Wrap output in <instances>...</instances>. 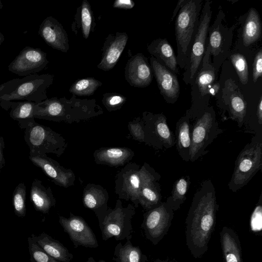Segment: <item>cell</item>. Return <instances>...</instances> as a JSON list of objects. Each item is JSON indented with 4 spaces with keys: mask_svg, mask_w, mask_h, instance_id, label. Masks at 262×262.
<instances>
[{
    "mask_svg": "<svg viewBox=\"0 0 262 262\" xmlns=\"http://www.w3.org/2000/svg\"><path fill=\"white\" fill-rule=\"evenodd\" d=\"M50 74H32L0 84V102L23 100L40 102L48 98L47 90L52 84Z\"/></svg>",
    "mask_w": 262,
    "mask_h": 262,
    "instance_id": "cell-1",
    "label": "cell"
},
{
    "mask_svg": "<svg viewBox=\"0 0 262 262\" xmlns=\"http://www.w3.org/2000/svg\"><path fill=\"white\" fill-rule=\"evenodd\" d=\"M262 167L261 135H256L237 157L235 167L228 183L232 192L245 186Z\"/></svg>",
    "mask_w": 262,
    "mask_h": 262,
    "instance_id": "cell-2",
    "label": "cell"
},
{
    "mask_svg": "<svg viewBox=\"0 0 262 262\" xmlns=\"http://www.w3.org/2000/svg\"><path fill=\"white\" fill-rule=\"evenodd\" d=\"M134 214L133 206L129 205L123 208L119 201L114 209H107L98 219L103 240L106 241L112 237L116 240H130L133 232L131 219Z\"/></svg>",
    "mask_w": 262,
    "mask_h": 262,
    "instance_id": "cell-3",
    "label": "cell"
},
{
    "mask_svg": "<svg viewBox=\"0 0 262 262\" xmlns=\"http://www.w3.org/2000/svg\"><path fill=\"white\" fill-rule=\"evenodd\" d=\"M24 139L29 150V156L54 154L59 156L64 150V140L50 127L35 121L24 132Z\"/></svg>",
    "mask_w": 262,
    "mask_h": 262,
    "instance_id": "cell-4",
    "label": "cell"
},
{
    "mask_svg": "<svg viewBox=\"0 0 262 262\" xmlns=\"http://www.w3.org/2000/svg\"><path fill=\"white\" fill-rule=\"evenodd\" d=\"M222 132L212 112L206 111L198 117L191 128L189 161L194 162L206 155L209 151L207 147Z\"/></svg>",
    "mask_w": 262,
    "mask_h": 262,
    "instance_id": "cell-5",
    "label": "cell"
},
{
    "mask_svg": "<svg viewBox=\"0 0 262 262\" xmlns=\"http://www.w3.org/2000/svg\"><path fill=\"white\" fill-rule=\"evenodd\" d=\"M49 61L47 54L39 48L25 47L8 66V70L20 76L36 74L43 70Z\"/></svg>",
    "mask_w": 262,
    "mask_h": 262,
    "instance_id": "cell-6",
    "label": "cell"
},
{
    "mask_svg": "<svg viewBox=\"0 0 262 262\" xmlns=\"http://www.w3.org/2000/svg\"><path fill=\"white\" fill-rule=\"evenodd\" d=\"M59 222L75 247L80 246L97 248L98 246L93 230L81 217L70 214L69 218L59 216Z\"/></svg>",
    "mask_w": 262,
    "mask_h": 262,
    "instance_id": "cell-7",
    "label": "cell"
},
{
    "mask_svg": "<svg viewBox=\"0 0 262 262\" xmlns=\"http://www.w3.org/2000/svg\"><path fill=\"white\" fill-rule=\"evenodd\" d=\"M196 1H188L182 7L176 21L177 42L183 53H186L191 39L198 14Z\"/></svg>",
    "mask_w": 262,
    "mask_h": 262,
    "instance_id": "cell-8",
    "label": "cell"
},
{
    "mask_svg": "<svg viewBox=\"0 0 262 262\" xmlns=\"http://www.w3.org/2000/svg\"><path fill=\"white\" fill-rule=\"evenodd\" d=\"M38 34L52 48L65 53L69 50L68 34L62 25L52 16H48L42 21Z\"/></svg>",
    "mask_w": 262,
    "mask_h": 262,
    "instance_id": "cell-9",
    "label": "cell"
},
{
    "mask_svg": "<svg viewBox=\"0 0 262 262\" xmlns=\"http://www.w3.org/2000/svg\"><path fill=\"white\" fill-rule=\"evenodd\" d=\"M124 73L126 80L134 87L147 86L152 79L151 69L146 58L141 53H138L128 59Z\"/></svg>",
    "mask_w": 262,
    "mask_h": 262,
    "instance_id": "cell-10",
    "label": "cell"
},
{
    "mask_svg": "<svg viewBox=\"0 0 262 262\" xmlns=\"http://www.w3.org/2000/svg\"><path fill=\"white\" fill-rule=\"evenodd\" d=\"M128 37L125 32L110 34L103 47L102 58L97 68L104 71L112 69L117 63L127 43Z\"/></svg>",
    "mask_w": 262,
    "mask_h": 262,
    "instance_id": "cell-11",
    "label": "cell"
},
{
    "mask_svg": "<svg viewBox=\"0 0 262 262\" xmlns=\"http://www.w3.org/2000/svg\"><path fill=\"white\" fill-rule=\"evenodd\" d=\"M71 101V99L54 97L36 103L34 107V118L42 119L50 121H59L66 119L67 107Z\"/></svg>",
    "mask_w": 262,
    "mask_h": 262,
    "instance_id": "cell-12",
    "label": "cell"
},
{
    "mask_svg": "<svg viewBox=\"0 0 262 262\" xmlns=\"http://www.w3.org/2000/svg\"><path fill=\"white\" fill-rule=\"evenodd\" d=\"M29 159L56 184L66 187L72 182L73 176L72 172L66 171L56 161L46 155L29 156Z\"/></svg>",
    "mask_w": 262,
    "mask_h": 262,
    "instance_id": "cell-13",
    "label": "cell"
},
{
    "mask_svg": "<svg viewBox=\"0 0 262 262\" xmlns=\"http://www.w3.org/2000/svg\"><path fill=\"white\" fill-rule=\"evenodd\" d=\"M124 191L131 196L130 199L135 204L139 203L141 189L143 185L148 181L160 179V176L149 166L144 165L140 170H135L125 178Z\"/></svg>",
    "mask_w": 262,
    "mask_h": 262,
    "instance_id": "cell-14",
    "label": "cell"
},
{
    "mask_svg": "<svg viewBox=\"0 0 262 262\" xmlns=\"http://www.w3.org/2000/svg\"><path fill=\"white\" fill-rule=\"evenodd\" d=\"M150 62L162 94L169 98H177L179 94L180 85L177 77L155 58L151 57Z\"/></svg>",
    "mask_w": 262,
    "mask_h": 262,
    "instance_id": "cell-15",
    "label": "cell"
},
{
    "mask_svg": "<svg viewBox=\"0 0 262 262\" xmlns=\"http://www.w3.org/2000/svg\"><path fill=\"white\" fill-rule=\"evenodd\" d=\"M211 18L210 7L203 11L202 18L199 24L197 33L191 50L190 61V77L192 78L201 62L204 52L205 40Z\"/></svg>",
    "mask_w": 262,
    "mask_h": 262,
    "instance_id": "cell-16",
    "label": "cell"
},
{
    "mask_svg": "<svg viewBox=\"0 0 262 262\" xmlns=\"http://www.w3.org/2000/svg\"><path fill=\"white\" fill-rule=\"evenodd\" d=\"M35 103L28 101L0 102V105L4 109L8 110L10 108V117L18 122L22 129H25L35 121L33 111Z\"/></svg>",
    "mask_w": 262,
    "mask_h": 262,
    "instance_id": "cell-17",
    "label": "cell"
},
{
    "mask_svg": "<svg viewBox=\"0 0 262 262\" xmlns=\"http://www.w3.org/2000/svg\"><path fill=\"white\" fill-rule=\"evenodd\" d=\"M32 240L46 253L60 262H71L73 255L59 241L53 238L46 233L38 235L32 234Z\"/></svg>",
    "mask_w": 262,
    "mask_h": 262,
    "instance_id": "cell-18",
    "label": "cell"
},
{
    "mask_svg": "<svg viewBox=\"0 0 262 262\" xmlns=\"http://www.w3.org/2000/svg\"><path fill=\"white\" fill-rule=\"evenodd\" d=\"M30 200L35 210L43 213H48L56 203L51 188L45 186L37 179L32 183Z\"/></svg>",
    "mask_w": 262,
    "mask_h": 262,
    "instance_id": "cell-19",
    "label": "cell"
},
{
    "mask_svg": "<svg viewBox=\"0 0 262 262\" xmlns=\"http://www.w3.org/2000/svg\"><path fill=\"white\" fill-rule=\"evenodd\" d=\"M171 207L166 202L160 204L151 210L144 221L146 232L151 237H157L160 234L170 216Z\"/></svg>",
    "mask_w": 262,
    "mask_h": 262,
    "instance_id": "cell-20",
    "label": "cell"
},
{
    "mask_svg": "<svg viewBox=\"0 0 262 262\" xmlns=\"http://www.w3.org/2000/svg\"><path fill=\"white\" fill-rule=\"evenodd\" d=\"M152 120L154 145L160 149H167L175 145V136L170 130L165 116L162 114L155 115Z\"/></svg>",
    "mask_w": 262,
    "mask_h": 262,
    "instance_id": "cell-21",
    "label": "cell"
},
{
    "mask_svg": "<svg viewBox=\"0 0 262 262\" xmlns=\"http://www.w3.org/2000/svg\"><path fill=\"white\" fill-rule=\"evenodd\" d=\"M191 128L190 119L186 116L182 117L176 124V148L179 155L185 162L189 161L191 144Z\"/></svg>",
    "mask_w": 262,
    "mask_h": 262,
    "instance_id": "cell-22",
    "label": "cell"
},
{
    "mask_svg": "<svg viewBox=\"0 0 262 262\" xmlns=\"http://www.w3.org/2000/svg\"><path fill=\"white\" fill-rule=\"evenodd\" d=\"M231 79L226 81L227 89L231 91L229 98V106L231 117L238 122L239 126L243 125L246 114L247 105L243 95L239 90H235V84Z\"/></svg>",
    "mask_w": 262,
    "mask_h": 262,
    "instance_id": "cell-23",
    "label": "cell"
},
{
    "mask_svg": "<svg viewBox=\"0 0 262 262\" xmlns=\"http://www.w3.org/2000/svg\"><path fill=\"white\" fill-rule=\"evenodd\" d=\"M147 50L150 54L161 58L171 70H177V61L172 48L166 39L154 40L148 46Z\"/></svg>",
    "mask_w": 262,
    "mask_h": 262,
    "instance_id": "cell-24",
    "label": "cell"
},
{
    "mask_svg": "<svg viewBox=\"0 0 262 262\" xmlns=\"http://www.w3.org/2000/svg\"><path fill=\"white\" fill-rule=\"evenodd\" d=\"M261 35V24L259 14L251 8L246 18L243 32L244 46L247 47L259 39Z\"/></svg>",
    "mask_w": 262,
    "mask_h": 262,
    "instance_id": "cell-25",
    "label": "cell"
},
{
    "mask_svg": "<svg viewBox=\"0 0 262 262\" xmlns=\"http://www.w3.org/2000/svg\"><path fill=\"white\" fill-rule=\"evenodd\" d=\"M132 155L133 152L128 149L112 148L98 152L96 158L97 161L115 166L125 162Z\"/></svg>",
    "mask_w": 262,
    "mask_h": 262,
    "instance_id": "cell-26",
    "label": "cell"
},
{
    "mask_svg": "<svg viewBox=\"0 0 262 262\" xmlns=\"http://www.w3.org/2000/svg\"><path fill=\"white\" fill-rule=\"evenodd\" d=\"M158 180L147 182L142 186L139 203L143 206L150 208L159 203L161 199V189Z\"/></svg>",
    "mask_w": 262,
    "mask_h": 262,
    "instance_id": "cell-27",
    "label": "cell"
},
{
    "mask_svg": "<svg viewBox=\"0 0 262 262\" xmlns=\"http://www.w3.org/2000/svg\"><path fill=\"white\" fill-rule=\"evenodd\" d=\"M190 183V177L188 176L182 177L175 182L171 195L166 201L171 208L177 209L185 201Z\"/></svg>",
    "mask_w": 262,
    "mask_h": 262,
    "instance_id": "cell-28",
    "label": "cell"
},
{
    "mask_svg": "<svg viewBox=\"0 0 262 262\" xmlns=\"http://www.w3.org/2000/svg\"><path fill=\"white\" fill-rule=\"evenodd\" d=\"M141 255L139 247L133 246L130 240H127L123 245L119 243L115 248V259L117 262H141Z\"/></svg>",
    "mask_w": 262,
    "mask_h": 262,
    "instance_id": "cell-29",
    "label": "cell"
},
{
    "mask_svg": "<svg viewBox=\"0 0 262 262\" xmlns=\"http://www.w3.org/2000/svg\"><path fill=\"white\" fill-rule=\"evenodd\" d=\"M100 190H90L85 191L83 197V203L85 207L93 210L97 218L101 216L107 210V199L105 196H101Z\"/></svg>",
    "mask_w": 262,
    "mask_h": 262,
    "instance_id": "cell-30",
    "label": "cell"
},
{
    "mask_svg": "<svg viewBox=\"0 0 262 262\" xmlns=\"http://www.w3.org/2000/svg\"><path fill=\"white\" fill-rule=\"evenodd\" d=\"M102 84L101 81L94 77H87L75 81L70 87L69 92L78 96H90Z\"/></svg>",
    "mask_w": 262,
    "mask_h": 262,
    "instance_id": "cell-31",
    "label": "cell"
},
{
    "mask_svg": "<svg viewBox=\"0 0 262 262\" xmlns=\"http://www.w3.org/2000/svg\"><path fill=\"white\" fill-rule=\"evenodd\" d=\"M26 187L23 182L15 187L12 194V204L14 211L18 217H23L26 214Z\"/></svg>",
    "mask_w": 262,
    "mask_h": 262,
    "instance_id": "cell-32",
    "label": "cell"
},
{
    "mask_svg": "<svg viewBox=\"0 0 262 262\" xmlns=\"http://www.w3.org/2000/svg\"><path fill=\"white\" fill-rule=\"evenodd\" d=\"M80 24L83 37L88 39L93 24V12L89 2L83 0L80 8Z\"/></svg>",
    "mask_w": 262,
    "mask_h": 262,
    "instance_id": "cell-33",
    "label": "cell"
},
{
    "mask_svg": "<svg viewBox=\"0 0 262 262\" xmlns=\"http://www.w3.org/2000/svg\"><path fill=\"white\" fill-rule=\"evenodd\" d=\"M30 262H60L46 253L30 236L28 238Z\"/></svg>",
    "mask_w": 262,
    "mask_h": 262,
    "instance_id": "cell-34",
    "label": "cell"
},
{
    "mask_svg": "<svg viewBox=\"0 0 262 262\" xmlns=\"http://www.w3.org/2000/svg\"><path fill=\"white\" fill-rule=\"evenodd\" d=\"M230 59L241 82L243 84H247L248 81V70L245 57L237 53L231 55Z\"/></svg>",
    "mask_w": 262,
    "mask_h": 262,
    "instance_id": "cell-35",
    "label": "cell"
},
{
    "mask_svg": "<svg viewBox=\"0 0 262 262\" xmlns=\"http://www.w3.org/2000/svg\"><path fill=\"white\" fill-rule=\"evenodd\" d=\"M214 78V72L210 70L203 71L198 75L196 82L202 96L209 94V90L213 83Z\"/></svg>",
    "mask_w": 262,
    "mask_h": 262,
    "instance_id": "cell-36",
    "label": "cell"
},
{
    "mask_svg": "<svg viewBox=\"0 0 262 262\" xmlns=\"http://www.w3.org/2000/svg\"><path fill=\"white\" fill-rule=\"evenodd\" d=\"M102 102L107 110L111 111L120 108L126 101V98L121 94L109 93L103 94Z\"/></svg>",
    "mask_w": 262,
    "mask_h": 262,
    "instance_id": "cell-37",
    "label": "cell"
},
{
    "mask_svg": "<svg viewBox=\"0 0 262 262\" xmlns=\"http://www.w3.org/2000/svg\"><path fill=\"white\" fill-rule=\"evenodd\" d=\"M250 225L253 231H260L262 228V207L261 203L255 208L251 215Z\"/></svg>",
    "mask_w": 262,
    "mask_h": 262,
    "instance_id": "cell-38",
    "label": "cell"
},
{
    "mask_svg": "<svg viewBox=\"0 0 262 262\" xmlns=\"http://www.w3.org/2000/svg\"><path fill=\"white\" fill-rule=\"evenodd\" d=\"M262 75V50L256 54L253 63V80L256 82Z\"/></svg>",
    "mask_w": 262,
    "mask_h": 262,
    "instance_id": "cell-39",
    "label": "cell"
},
{
    "mask_svg": "<svg viewBox=\"0 0 262 262\" xmlns=\"http://www.w3.org/2000/svg\"><path fill=\"white\" fill-rule=\"evenodd\" d=\"M222 36L218 30L213 31L210 36V45L213 53L219 50L221 46Z\"/></svg>",
    "mask_w": 262,
    "mask_h": 262,
    "instance_id": "cell-40",
    "label": "cell"
},
{
    "mask_svg": "<svg viewBox=\"0 0 262 262\" xmlns=\"http://www.w3.org/2000/svg\"><path fill=\"white\" fill-rule=\"evenodd\" d=\"M131 132L134 136L138 139L143 141L145 136L142 126L139 123H134L129 125Z\"/></svg>",
    "mask_w": 262,
    "mask_h": 262,
    "instance_id": "cell-41",
    "label": "cell"
},
{
    "mask_svg": "<svg viewBox=\"0 0 262 262\" xmlns=\"http://www.w3.org/2000/svg\"><path fill=\"white\" fill-rule=\"evenodd\" d=\"M134 6L135 3L132 0H116L113 4L114 8L123 9H131Z\"/></svg>",
    "mask_w": 262,
    "mask_h": 262,
    "instance_id": "cell-42",
    "label": "cell"
},
{
    "mask_svg": "<svg viewBox=\"0 0 262 262\" xmlns=\"http://www.w3.org/2000/svg\"><path fill=\"white\" fill-rule=\"evenodd\" d=\"M5 147L4 139L3 137L0 136V172L2 169L5 166L6 163L4 153Z\"/></svg>",
    "mask_w": 262,
    "mask_h": 262,
    "instance_id": "cell-43",
    "label": "cell"
},
{
    "mask_svg": "<svg viewBox=\"0 0 262 262\" xmlns=\"http://www.w3.org/2000/svg\"><path fill=\"white\" fill-rule=\"evenodd\" d=\"M257 117L258 122L260 125L262 124V98L260 96L258 104L257 105Z\"/></svg>",
    "mask_w": 262,
    "mask_h": 262,
    "instance_id": "cell-44",
    "label": "cell"
},
{
    "mask_svg": "<svg viewBox=\"0 0 262 262\" xmlns=\"http://www.w3.org/2000/svg\"><path fill=\"white\" fill-rule=\"evenodd\" d=\"M220 84L217 83H214L212 84V86L210 88V89L209 90V94L210 93L211 94L214 95H215L220 90Z\"/></svg>",
    "mask_w": 262,
    "mask_h": 262,
    "instance_id": "cell-45",
    "label": "cell"
},
{
    "mask_svg": "<svg viewBox=\"0 0 262 262\" xmlns=\"http://www.w3.org/2000/svg\"><path fill=\"white\" fill-rule=\"evenodd\" d=\"M226 260L227 262H238L236 255L234 253H229L226 256Z\"/></svg>",
    "mask_w": 262,
    "mask_h": 262,
    "instance_id": "cell-46",
    "label": "cell"
},
{
    "mask_svg": "<svg viewBox=\"0 0 262 262\" xmlns=\"http://www.w3.org/2000/svg\"><path fill=\"white\" fill-rule=\"evenodd\" d=\"M186 2H187V1H183V0H181L178 2L177 7L174 10L172 19L175 17L176 14L177 13V11H178L179 8L182 7L185 4V3Z\"/></svg>",
    "mask_w": 262,
    "mask_h": 262,
    "instance_id": "cell-47",
    "label": "cell"
},
{
    "mask_svg": "<svg viewBox=\"0 0 262 262\" xmlns=\"http://www.w3.org/2000/svg\"><path fill=\"white\" fill-rule=\"evenodd\" d=\"M5 40V37L3 34L0 32V46Z\"/></svg>",
    "mask_w": 262,
    "mask_h": 262,
    "instance_id": "cell-48",
    "label": "cell"
},
{
    "mask_svg": "<svg viewBox=\"0 0 262 262\" xmlns=\"http://www.w3.org/2000/svg\"><path fill=\"white\" fill-rule=\"evenodd\" d=\"M86 262H96L95 260H94V259L92 257H90Z\"/></svg>",
    "mask_w": 262,
    "mask_h": 262,
    "instance_id": "cell-49",
    "label": "cell"
},
{
    "mask_svg": "<svg viewBox=\"0 0 262 262\" xmlns=\"http://www.w3.org/2000/svg\"><path fill=\"white\" fill-rule=\"evenodd\" d=\"M3 7V5L2 3V1L0 0V13H1V10L2 9Z\"/></svg>",
    "mask_w": 262,
    "mask_h": 262,
    "instance_id": "cell-50",
    "label": "cell"
},
{
    "mask_svg": "<svg viewBox=\"0 0 262 262\" xmlns=\"http://www.w3.org/2000/svg\"><path fill=\"white\" fill-rule=\"evenodd\" d=\"M98 262H105L104 260H100Z\"/></svg>",
    "mask_w": 262,
    "mask_h": 262,
    "instance_id": "cell-51",
    "label": "cell"
}]
</instances>
